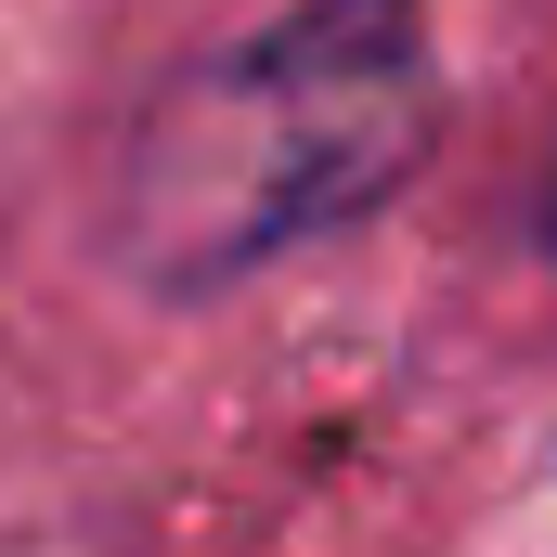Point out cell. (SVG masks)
Here are the masks:
<instances>
[{
  "label": "cell",
  "mask_w": 557,
  "mask_h": 557,
  "mask_svg": "<svg viewBox=\"0 0 557 557\" xmlns=\"http://www.w3.org/2000/svg\"><path fill=\"white\" fill-rule=\"evenodd\" d=\"M441 143L428 0H285L169 65L104 169V260L143 298H234L389 208Z\"/></svg>",
  "instance_id": "cell-1"
},
{
  "label": "cell",
  "mask_w": 557,
  "mask_h": 557,
  "mask_svg": "<svg viewBox=\"0 0 557 557\" xmlns=\"http://www.w3.org/2000/svg\"><path fill=\"white\" fill-rule=\"evenodd\" d=\"M519 234H532V260H557V143L532 156V182H519Z\"/></svg>",
  "instance_id": "cell-2"
}]
</instances>
